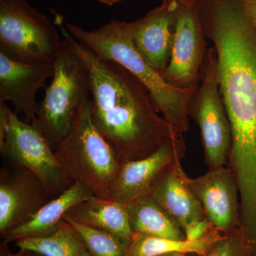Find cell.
Returning <instances> with one entry per match:
<instances>
[{
  "instance_id": "1",
  "label": "cell",
  "mask_w": 256,
  "mask_h": 256,
  "mask_svg": "<svg viewBox=\"0 0 256 256\" xmlns=\"http://www.w3.org/2000/svg\"><path fill=\"white\" fill-rule=\"evenodd\" d=\"M216 50L220 90L232 131L230 158L256 166V28L242 0H196Z\"/></svg>"
},
{
  "instance_id": "2",
  "label": "cell",
  "mask_w": 256,
  "mask_h": 256,
  "mask_svg": "<svg viewBox=\"0 0 256 256\" xmlns=\"http://www.w3.org/2000/svg\"><path fill=\"white\" fill-rule=\"evenodd\" d=\"M68 34L90 75L92 121L120 159H144L183 136L158 114L148 89L130 72Z\"/></svg>"
},
{
  "instance_id": "3",
  "label": "cell",
  "mask_w": 256,
  "mask_h": 256,
  "mask_svg": "<svg viewBox=\"0 0 256 256\" xmlns=\"http://www.w3.org/2000/svg\"><path fill=\"white\" fill-rule=\"evenodd\" d=\"M70 36L96 55L122 66L148 89L156 110L168 124L181 132L190 128L188 105L198 88H180L170 85L142 58L130 35L124 22L111 20L94 30L67 24Z\"/></svg>"
},
{
  "instance_id": "4",
  "label": "cell",
  "mask_w": 256,
  "mask_h": 256,
  "mask_svg": "<svg viewBox=\"0 0 256 256\" xmlns=\"http://www.w3.org/2000/svg\"><path fill=\"white\" fill-rule=\"evenodd\" d=\"M54 154L70 181L86 185L94 196L110 200L121 160L92 121V99L82 104Z\"/></svg>"
},
{
  "instance_id": "5",
  "label": "cell",
  "mask_w": 256,
  "mask_h": 256,
  "mask_svg": "<svg viewBox=\"0 0 256 256\" xmlns=\"http://www.w3.org/2000/svg\"><path fill=\"white\" fill-rule=\"evenodd\" d=\"M64 38L54 60V72L38 104L36 124L54 150L66 137L82 104L90 95V75L86 66L74 50L60 16H56Z\"/></svg>"
},
{
  "instance_id": "6",
  "label": "cell",
  "mask_w": 256,
  "mask_h": 256,
  "mask_svg": "<svg viewBox=\"0 0 256 256\" xmlns=\"http://www.w3.org/2000/svg\"><path fill=\"white\" fill-rule=\"evenodd\" d=\"M54 25L28 0L0 1V52L22 63L54 62L60 46Z\"/></svg>"
},
{
  "instance_id": "7",
  "label": "cell",
  "mask_w": 256,
  "mask_h": 256,
  "mask_svg": "<svg viewBox=\"0 0 256 256\" xmlns=\"http://www.w3.org/2000/svg\"><path fill=\"white\" fill-rule=\"evenodd\" d=\"M188 116L200 128L204 162L208 169L226 166L232 148V126L220 94L216 54L213 46L207 48L200 85L188 105Z\"/></svg>"
},
{
  "instance_id": "8",
  "label": "cell",
  "mask_w": 256,
  "mask_h": 256,
  "mask_svg": "<svg viewBox=\"0 0 256 256\" xmlns=\"http://www.w3.org/2000/svg\"><path fill=\"white\" fill-rule=\"evenodd\" d=\"M2 158L10 164L32 172L41 180L52 198L60 196L74 182L64 174L54 150L36 124L18 119L12 110Z\"/></svg>"
},
{
  "instance_id": "9",
  "label": "cell",
  "mask_w": 256,
  "mask_h": 256,
  "mask_svg": "<svg viewBox=\"0 0 256 256\" xmlns=\"http://www.w3.org/2000/svg\"><path fill=\"white\" fill-rule=\"evenodd\" d=\"M196 1L178 0L171 56L165 80L180 88H197L207 50Z\"/></svg>"
},
{
  "instance_id": "10",
  "label": "cell",
  "mask_w": 256,
  "mask_h": 256,
  "mask_svg": "<svg viewBox=\"0 0 256 256\" xmlns=\"http://www.w3.org/2000/svg\"><path fill=\"white\" fill-rule=\"evenodd\" d=\"M184 182L202 204L205 216L224 234L240 228V193L233 172L227 166L208 169L206 174L191 178L183 168Z\"/></svg>"
},
{
  "instance_id": "11",
  "label": "cell",
  "mask_w": 256,
  "mask_h": 256,
  "mask_svg": "<svg viewBox=\"0 0 256 256\" xmlns=\"http://www.w3.org/2000/svg\"><path fill=\"white\" fill-rule=\"evenodd\" d=\"M10 165L0 170V232L4 236L53 200L32 172Z\"/></svg>"
},
{
  "instance_id": "12",
  "label": "cell",
  "mask_w": 256,
  "mask_h": 256,
  "mask_svg": "<svg viewBox=\"0 0 256 256\" xmlns=\"http://www.w3.org/2000/svg\"><path fill=\"white\" fill-rule=\"evenodd\" d=\"M178 8V0H163L144 18L126 22L138 52L162 76L170 63Z\"/></svg>"
},
{
  "instance_id": "13",
  "label": "cell",
  "mask_w": 256,
  "mask_h": 256,
  "mask_svg": "<svg viewBox=\"0 0 256 256\" xmlns=\"http://www.w3.org/2000/svg\"><path fill=\"white\" fill-rule=\"evenodd\" d=\"M54 72V62L22 63L0 52V100L11 102L14 114H23L30 124L38 110L37 92L46 88V80Z\"/></svg>"
},
{
  "instance_id": "14",
  "label": "cell",
  "mask_w": 256,
  "mask_h": 256,
  "mask_svg": "<svg viewBox=\"0 0 256 256\" xmlns=\"http://www.w3.org/2000/svg\"><path fill=\"white\" fill-rule=\"evenodd\" d=\"M185 152L186 144L182 136L144 159L121 160L118 174L111 188L110 200L128 205L139 197L150 194L156 175L166 166L182 161Z\"/></svg>"
},
{
  "instance_id": "15",
  "label": "cell",
  "mask_w": 256,
  "mask_h": 256,
  "mask_svg": "<svg viewBox=\"0 0 256 256\" xmlns=\"http://www.w3.org/2000/svg\"><path fill=\"white\" fill-rule=\"evenodd\" d=\"M181 161L166 166L152 184L150 194L178 220L183 230L186 226L206 218L202 204L184 182Z\"/></svg>"
},
{
  "instance_id": "16",
  "label": "cell",
  "mask_w": 256,
  "mask_h": 256,
  "mask_svg": "<svg viewBox=\"0 0 256 256\" xmlns=\"http://www.w3.org/2000/svg\"><path fill=\"white\" fill-rule=\"evenodd\" d=\"M94 196L92 190L86 185L74 183L42 207L31 220L10 230L4 236V242H16L28 237L48 236L54 234L64 216L72 207Z\"/></svg>"
},
{
  "instance_id": "17",
  "label": "cell",
  "mask_w": 256,
  "mask_h": 256,
  "mask_svg": "<svg viewBox=\"0 0 256 256\" xmlns=\"http://www.w3.org/2000/svg\"><path fill=\"white\" fill-rule=\"evenodd\" d=\"M64 217L131 240L133 232L127 206L110 200L94 196L77 204Z\"/></svg>"
},
{
  "instance_id": "18",
  "label": "cell",
  "mask_w": 256,
  "mask_h": 256,
  "mask_svg": "<svg viewBox=\"0 0 256 256\" xmlns=\"http://www.w3.org/2000/svg\"><path fill=\"white\" fill-rule=\"evenodd\" d=\"M126 206L133 233L176 240L185 239L180 223L151 194L139 197Z\"/></svg>"
},
{
  "instance_id": "19",
  "label": "cell",
  "mask_w": 256,
  "mask_h": 256,
  "mask_svg": "<svg viewBox=\"0 0 256 256\" xmlns=\"http://www.w3.org/2000/svg\"><path fill=\"white\" fill-rule=\"evenodd\" d=\"M214 227L206 236L197 240L160 238L146 234H133L127 256H159L172 252L195 254L206 256L226 234Z\"/></svg>"
},
{
  "instance_id": "20",
  "label": "cell",
  "mask_w": 256,
  "mask_h": 256,
  "mask_svg": "<svg viewBox=\"0 0 256 256\" xmlns=\"http://www.w3.org/2000/svg\"><path fill=\"white\" fill-rule=\"evenodd\" d=\"M21 250L42 256H82L87 250L80 236L68 222H60L56 232L48 236L28 237L15 242Z\"/></svg>"
},
{
  "instance_id": "21",
  "label": "cell",
  "mask_w": 256,
  "mask_h": 256,
  "mask_svg": "<svg viewBox=\"0 0 256 256\" xmlns=\"http://www.w3.org/2000/svg\"><path fill=\"white\" fill-rule=\"evenodd\" d=\"M82 237L87 250L92 256H127L131 240H126L110 232L77 223L64 217Z\"/></svg>"
},
{
  "instance_id": "22",
  "label": "cell",
  "mask_w": 256,
  "mask_h": 256,
  "mask_svg": "<svg viewBox=\"0 0 256 256\" xmlns=\"http://www.w3.org/2000/svg\"><path fill=\"white\" fill-rule=\"evenodd\" d=\"M254 247L245 233L239 228L218 242L206 256H252Z\"/></svg>"
},
{
  "instance_id": "23",
  "label": "cell",
  "mask_w": 256,
  "mask_h": 256,
  "mask_svg": "<svg viewBox=\"0 0 256 256\" xmlns=\"http://www.w3.org/2000/svg\"><path fill=\"white\" fill-rule=\"evenodd\" d=\"M213 227L206 218L192 222L184 229L185 239L188 240H200L206 236Z\"/></svg>"
},
{
  "instance_id": "24",
  "label": "cell",
  "mask_w": 256,
  "mask_h": 256,
  "mask_svg": "<svg viewBox=\"0 0 256 256\" xmlns=\"http://www.w3.org/2000/svg\"><path fill=\"white\" fill-rule=\"evenodd\" d=\"M11 110L5 101L0 100V152L2 156L4 152L6 134L10 124V112Z\"/></svg>"
},
{
  "instance_id": "25",
  "label": "cell",
  "mask_w": 256,
  "mask_h": 256,
  "mask_svg": "<svg viewBox=\"0 0 256 256\" xmlns=\"http://www.w3.org/2000/svg\"><path fill=\"white\" fill-rule=\"evenodd\" d=\"M101 4L107 5V6H112L114 4L120 2L124 0H98Z\"/></svg>"
},
{
  "instance_id": "26",
  "label": "cell",
  "mask_w": 256,
  "mask_h": 256,
  "mask_svg": "<svg viewBox=\"0 0 256 256\" xmlns=\"http://www.w3.org/2000/svg\"><path fill=\"white\" fill-rule=\"evenodd\" d=\"M159 256H184V254H180V252H172V254H166Z\"/></svg>"
},
{
  "instance_id": "27",
  "label": "cell",
  "mask_w": 256,
  "mask_h": 256,
  "mask_svg": "<svg viewBox=\"0 0 256 256\" xmlns=\"http://www.w3.org/2000/svg\"><path fill=\"white\" fill-rule=\"evenodd\" d=\"M82 256H92L90 255V252H88V250H85L84 252H82Z\"/></svg>"
},
{
  "instance_id": "28",
  "label": "cell",
  "mask_w": 256,
  "mask_h": 256,
  "mask_svg": "<svg viewBox=\"0 0 256 256\" xmlns=\"http://www.w3.org/2000/svg\"><path fill=\"white\" fill-rule=\"evenodd\" d=\"M182 1H195V0H182Z\"/></svg>"
},
{
  "instance_id": "29",
  "label": "cell",
  "mask_w": 256,
  "mask_h": 256,
  "mask_svg": "<svg viewBox=\"0 0 256 256\" xmlns=\"http://www.w3.org/2000/svg\"><path fill=\"white\" fill-rule=\"evenodd\" d=\"M0 1H2V0H0Z\"/></svg>"
}]
</instances>
